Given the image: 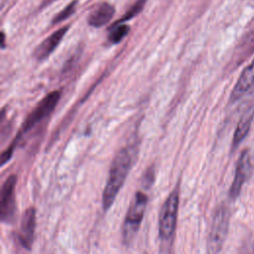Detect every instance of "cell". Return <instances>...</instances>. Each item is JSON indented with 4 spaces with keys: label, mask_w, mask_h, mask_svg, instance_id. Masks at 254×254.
<instances>
[{
    "label": "cell",
    "mask_w": 254,
    "mask_h": 254,
    "mask_svg": "<svg viewBox=\"0 0 254 254\" xmlns=\"http://www.w3.org/2000/svg\"><path fill=\"white\" fill-rule=\"evenodd\" d=\"M115 8L108 2H102L96 5L87 17L88 25L94 28H100L106 25L114 16Z\"/></svg>",
    "instance_id": "30bf717a"
},
{
    "label": "cell",
    "mask_w": 254,
    "mask_h": 254,
    "mask_svg": "<svg viewBox=\"0 0 254 254\" xmlns=\"http://www.w3.org/2000/svg\"><path fill=\"white\" fill-rule=\"evenodd\" d=\"M254 117V109L253 108H248L240 117L239 122L237 124V127L235 129V133L233 136V141H232V148H236L241 141L246 137L248 134L252 119Z\"/></svg>",
    "instance_id": "7c38bea8"
},
{
    "label": "cell",
    "mask_w": 254,
    "mask_h": 254,
    "mask_svg": "<svg viewBox=\"0 0 254 254\" xmlns=\"http://www.w3.org/2000/svg\"><path fill=\"white\" fill-rule=\"evenodd\" d=\"M179 187H176L166 198L160 211L159 234L162 239H170L175 232L179 210Z\"/></svg>",
    "instance_id": "277c9868"
},
{
    "label": "cell",
    "mask_w": 254,
    "mask_h": 254,
    "mask_svg": "<svg viewBox=\"0 0 254 254\" xmlns=\"http://www.w3.org/2000/svg\"><path fill=\"white\" fill-rule=\"evenodd\" d=\"M75 7H76V0L71 1L70 3H68L67 6H65L63 10H61L54 18L52 23L53 24H59L61 22H63L64 20L67 19L69 16H71L74 11H75Z\"/></svg>",
    "instance_id": "9a60e30c"
},
{
    "label": "cell",
    "mask_w": 254,
    "mask_h": 254,
    "mask_svg": "<svg viewBox=\"0 0 254 254\" xmlns=\"http://www.w3.org/2000/svg\"><path fill=\"white\" fill-rule=\"evenodd\" d=\"M35 227H36V210L34 207H29L25 210L19 231V240L22 246L30 250L33 241H34V234H35Z\"/></svg>",
    "instance_id": "ba28073f"
},
{
    "label": "cell",
    "mask_w": 254,
    "mask_h": 254,
    "mask_svg": "<svg viewBox=\"0 0 254 254\" xmlns=\"http://www.w3.org/2000/svg\"><path fill=\"white\" fill-rule=\"evenodd\" d=\"M61 92L59 90H54L47 94L39 103L38 105L29 113L25 121L23 122V126L19 135L25 134L34 128L38 123L42 120L47 118L56 108L60 98Z\"/></svg>",
    "instance_id": "5b68a950"
},
{
    "label": "cell",
    "mask_w": 254,
    "mask_h": 254,
    "mask_svg": "<svg viewBox=\"0 0 254 254\" xmlns=\"http://www.w3.org/2000/svg\"><path fill=\"white\" fill-rule=\"evenodd\" d=\"M17 177L11 175L8 177L1 188L0 195V216L3 222H12L16 214V200H15V187Z\"/></svg>",
    "instance_id": "8992f818"
},
{
    "label": "cell",
    "mask_w": 254,
    "mask_h": 254,
    "mask_svg": "<svg viewBox=\"0 0 254 254\" xmlns=\"http://www.w3.org/2000/svg\"><path fill=\"white\" fill-rule=\"evenodd\" d=\"M136 153L137 150L134 146H128L121 149L114 157L102 193V206L105 210L112 205L120 189L124 185L128 173L134 164Z\"/></svg>",
    "instance_id": "6da1fadb"
},
{
    "label": "cell",
    "mask_w": 254,
    "mask_h": 254,
    "mask_svg": "<svg viewBox=\"0 0 254 254\" xmlns=\"http://www.w3.org/2000/svg\"><path fill=\"white\" fill-rule=\"evenodd\" d=\"M254 84V60L240 74L230 95V101L238 100Z\"/></svg>",
    "instance_id": "8fae6325"
},
{
    "label": "cell",
    "mask_w": 254,
    "mask_h": 254,
    "mask_svg": "<svg viewBox=\"0 0 254 254\" xmlns=\"http://www.w3.org/2000/svg\"><path fill=\"white\" fill-rule=\"evenodd\" d=\"M154 178H155V172H154V168L150 167L148 168V170L145 172L144 177H143V186L150 188L154 182Z\"/></svg>",
    "instance_id": "2e32d148"
},
{
    "label": "cell",
    "mask_w": 254,
    "mask_h": 254,
    "mask_svg": "<svg viewBox=\"0 0 254 254\" xmlns=\"http://www.w3.org/2000/svg\"><path fill=\"white\" fill-rule=\"evenodd\" d=\"M148 203V196L145 192L138 190L129 206L126 213V217L123 223L122 236L125 244H129L133 241L138 229L141 225L146 206Z\"/></svg>",
    "instance_id": "3957f363"
},
{
    "label": "cell",
    "mask_w": 254,
    "mask_h": 254,
    "mask_svg": "<svg viewBox=\"0 0 254 254\" xmlns=\"http://www.w3.org/2000/svg\"><path fill=\"white\" fill-rule=\"evenodd\" d=\"M5 47V35L4 33H2V48Z\"/></svg>",
    "instance_id": "e0dca14e"
},
{
    "label": "cell",
    "mask_w": 254,
    "mask_h": 254,
    "mask_svg": "<svg viewBox=\"0 0 254 254\" xmlns=\"http://www.w3.org/2000/svg\"><path fill=\"white\" fill-rule=\"evenodd\" d=\"M147 0H136V2L127 10V12L125 13V15L123 17H121L120 20H118L117 22H115V24H122L130 19H132L133 17L137 16L145 7Z\"/></svg>",
    "instance_id": "5bb4252c"
},
{
    "label": "cell",
    "mask_w": 254,
    "mask_h": 254,
    "mask_svg": "<svg viewBox=\"0 0 254 254\" xmlns=\"http://www.w3.org/2000/svg\"><path fill=\"white\" fill-rule=\"evenodd\" d=\"M252 172V162H251V155L248 149H245L236 164V170L233 182L229 189V197L231 199H235L240 191L246 181L249 179Z\"/></svg>",
    "instance_id": "52a82bcc"
},
{
    "label": "cell",
    "mask_w": 254,
    "mask_h": 254,
    "mask_svg": "<svg viewBox=\"0 0 254 254\" xmlns=\"http://www.w3.org/2000/svg\"><path fill=\"white\" fill-rule=\"evenodd\" d=\"M68 30V25L55 31L48 38H46L34 51V57L38 61H44L47 59L59 46L61 41Z\"/></svg>",
    "instance_id": "9c48e42d"
},
{
    "label": "cell",
    "mask_w": 254,
    "mask_h": 254,
    "mask_svg": "<svg viewBox=\"0 0 254 254\" xmlns=\"http://www.w3.org/2000/svg\"><path fill=\"white\" fill-rule=\"evenodd\" d=\"M229 226V210L226 205H218L213 213L206 241L207 254H218L224 244Z\"/></svg>",
    "instance_id": "7a4b0ae2"
},
{
    "label": "cell",
    "mask_w": 254,
    "mask_h": 254,
    "mask_svg": "<svg viewBox=\"0 0 254 254\" xmlns=\"http://www.w3.org/2000/svg\"><path fill=\"white\" fill-rule=\"evenodd\" d=\"M129 33V26L125 25V24H113L110 29H109V33H108V41L112 44H117L119 42H121L125 36Z\"/></svg>",
    "instance_id": "4fadbf2b"
}]
</instances>
